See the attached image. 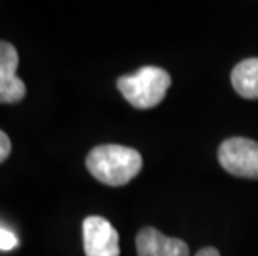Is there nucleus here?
I'll return each instance as SVG.
<instances>
[{
	"label": "nucleus",
	"instance_id": "423d86ee",
	"mask_svg": "<svg viewBox=\"0 0 258 256\" xmlns=\"http://www.w3.org/2000/svg\"><path fill=\"white\" fill-rule=\"evenodd\" d=\"M137 254L139 256H190L183 239L163 235L157 228H144L137 233Z\"/></svg>",
	"mask_w": 258,
	"mask_h": 256
},
{
	"label": "nucleus",
	"instance_id": "7ed1b4c3",
	"mask_svg": "<svg viewBox=\"0 0 258 256\" xmlns=\"http://www.w3.org/2000/svg\"><path fill=\"white\" fill-rule=\"evenodd\" d=\"M218 160L235 177L258 180V143L253 140L243 137L225 140L218 148Z\"/></svg>",
	"mask_w": 258,
	"mask_h": 256
},
{
	"label": "nucleus",
	"instance_id": "9d476101",
	"mask_svg": "<svg viewBox=\"0 0 258 256\" xmlns=\"http://www.w3.org/2000/svg\"><path fill=\"white\" fill-rule=\"evenodd\" d=\"M195 256H220V253H218V249L215 248H203Z\"/></svg>",
	"mask_w": 258,
	"mask_h": 256
},
{
	"label": "nucleus",
	"instance_id": "0eeeda50",
	"mask_svg": "<svg viewBox=\"0 0 258 256\" xmlns=\"http://www.w3.org/2000/svg\"><path fill=\"white\" fill-rule=\"evenodd\" d=\"M232 85L235 92L248 100H258V58H246L232 70Z\"/></svg>",
	"mask_w": 258,
	"mask_h": 256
},
{
	"label": "nucleus",
	"instance_id": "6e6552de",
	"mask_svg": "<svg viewBox=\"0 0 258 256\" xmlns=\"http://www.w3.org/2000/svg\"><path fill=\"white\" fill-rule=\"evenodd\" d=\"M17 244H19L17 236H15L12 231L0 226V249H2V251H9V249H14Z\"/></svg>",
	"mask_w": 258,
	"mask_h": 256
},
{
	"label": "nucleus",
	"instance_id": "1a4fd4ad",
	"mask_svg": "<svg viewBox=\"0 0 258 256\" xmlns=\"http://www.w3.org/2000/svg\"><path fill=\"white\" fill-rule=\"evenodd\" d=\"M10 150H12V145H10L9 135L0 130V163H4L10 155Z\"/></svg>",
	"mask_w": 258,
	"mask_h": 256
},
{
	"label": "nucleus",
	"instance_id": "f257e3e1",
	"mask_svg": "<svg viewBox=\"0 0 258 256\" xmlns=\"http://www.w3.org/2000/svg\"><path fill=\"white\" fill-rule=\"evenodd\" d=\"M142 165L144 161L139 151L123 145L95 146L87 156L90 175L110 187L127 185L140 173Z\"/></svg>",
	"mask_w": 258,
	"mask_h": 256
},
{
	"label": "nucleus",
	"instance_id": "f03ea898",
	"mask_svg": "<svg viewBox=\"0 0 258 256\" xmlns=\"http://www.w3.org/2000/svg\"><path fill=\"white\" fill-rule=\"evenodd\" d=\"M172 85L168 72L160 67L147 65L132 75H123L117 80V87L123 99L139 110L157 107L165 99L168 87Z\"/></svg>",
	"mask_w": 258,
	"mask_h": 256
},
{
	"label": "nucleus",
	"instance_id": "39448f33",
	"mask_svg": "<svg viewBox=\"0 0 258 256\" xmlns=\"http://www.w3.org/2000/svg\"><path fill=\"white\" fill-rule=\"evenodd\" d=\"M19 53L12 43L0 40V103H19L25 97V83L17 77Z\"/></svg>",
	"mask_w": 258,
	"mask_h": 256
},
{
	"label": "nucleus",
	"instance_id": "20e7f679",
	"mask_svg": "<svg viewBox=\"0 0 258 256\" xmlns=\"http://www.w3.org/2000/svg\"><path fill=\"white\" fill-rule=\"evenodd\" d=\"M87 256H120V238L112 223L102 216H89L82 225Z\"/></svg>",
	"mask_w": 258,
	"mask_h": 256
}]
</instances>
